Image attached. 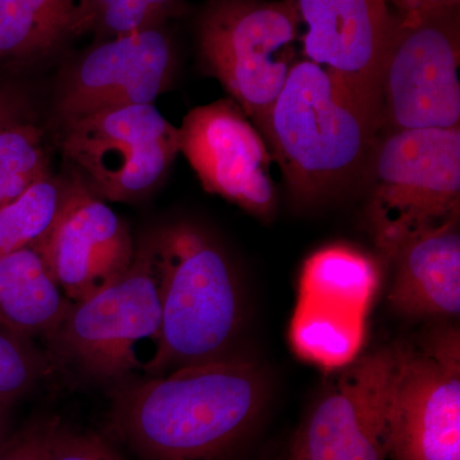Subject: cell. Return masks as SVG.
I'll list each match as a JSON object with an SVG mask.
<instances>
[{"mask_svg":"<svg viewBox=\"0 0 460 460\" xmlns=\"http://www.w3.org/2000/svg\"><path fill=\"white\" fill-rule=\"evenodd\" d=\"M266 399L260 367L226 357L124 387L114 428L148 460H220L250 434Z\"/></svg>","mask_w":460,"mask_h":460,"instance_id":"cell-1","label":"cell"},{"mask_svg":"<svg viewBox=\"0 0 460 460\" xmlns=\"http://www.w3.org/2000/svg\"><path fill=\"white\" fill-rule=\"evenodd\" d=\"M256 128L290 192L320 201L352 180L368 159L383 120L323 66L298 60Z\"/></svg>","mask_w":460,"mask_h":460,"instance_id":"cell-2","label":"cell"},{"mask_svg":"<svg viewBox=\"0 0 460 460\" xmlns=\"http://www.w3.org/2000/svg\"><path fill=\"white\" fill-rule=\"evenodd\" d=\"M160 320L151 377L230 357L243 319L241 286L223 248L190 223L157 230Z\"/></svg>","mask_w":460,"mask_h":460,"instance_id":"cell-3","label":"cell"},{"mask_svg":"<svg viewBox=\"0 0 460 460\" xmlns=\"http://www.w3.org/2000/svg\"><path fill=\"white\" fill-rule=\"evenodd\" d=\"M460 129L389 132L375 150L367 217L381 255L392 261L411 239L458 223Z\"/></svg>","mask_w":460,"mask_h":460,"instance_id":"cell-4","label":"cell"},{"mask_svg":"<svg viewBox=\"0 0 460 460\" xmlns=\"http://www.w3.org/2000/svg\"><path fill=\"white\" fill-rule=\"evenodd\" d=\"M301 18L293 0H213L199 21V53L253 126L296 65Z\"/></svg>","mask_w":460,"mask_h":460,"instance_id":"cell-5","label":"cell"},{"mask_svg":"<svg viewBox=\"0 0 460 460\" xmlns=\"http://www.w3.org/2000/svg\"><path fill=\"white\" fill-rule=\"evenodd\" d=\"M404 345L359 356L314 402L288 460H386Z\"/></svg>","mask_w":460,"mask_h":460,"instance_id":"cell-6","label":"cell"},{"mask_svg":"<svg viewBox=\"0 0 460 460\" xmlns=\"http://www.w3.org/2000/svg\"><path fill=\"white\" fill-rule=\"evenodd\" d=\"M162 305L153 234L136 246L131 265L71 310L56 337L58 350L87 374L118 378L140 366L135 347L159 335Z\"/></svg>","mask_w":460,"mask_h":460,"instance_id":"cell-7","label":"cell"},{"mask_svg":"<svg viewBox=\"0 0 460 460\" xmlns=\"http://www.w3.org/2000/svg\"><path fill=\"white\" fill-rule=\"evenodd\" d=\"M459 62L456 9L398 16L381 81L383 127L458 128Z\"/></svg>","mask_w":460,"mask_h":460,"instance_id":"cell-8","label":"cell"},{"mask_svg":"<svg viewBox=\"0 0 460 460\" xmlns=\"http://www.w3.org/2000/svg\"><path fill=\"white\" fill-rule=\"evenodd\" d=\"M62 148L98 198L133 201L165 177L180 154V137L153 104L132 105L66 124Z\"/></svg>","mask_w":460,"mask_h":460,"instance_id":"cell-9","label":"cell"},{"mask_svg":"<svg viewBox=\"0 0 460 460\" xmlns=\"http://www.w3.org/2000/svg\"><path fill=\"white\" fill-rule=\"evenodd\" d=\"M394 460H460V337L454 326L405 347L396 390Z\"/></svg>","mask_w":460,"mask_h":460,"instance_id":"cell-10","label":"cell"},{"mask_svg":"<svg viewBox=\"0 0 460 460\" xmlns=\"http://www.w3.org/2000/svg\"><path fill=\"white\" fill-rule=\"evenodd\" d=\"M186 156L208 193L269 219L277 208L271 155L259 129L233 100L192 109L178 128Z\"/></svg>","mask_w":460,"mask_h":460,"instance_id":"cell-11","label":"cell"},{"mask_svg":"<svg viewBox=\"0 0 460 460\" xmlns=\"http://www.w3.org/2000/svg\"><path fill=\"white\" fill-rule=\"evenodd\" d=\"M174 68V47L163 26L102 40L63 75L57 115L66 126L109 109L153 104Z\"/></svg>","mask_w":460,"mask_h":460,"instance_id":"cell-12","label":"cell"},{"mask_svg":"<svg viewBox=\"0 0 460 460\" xmlns=\"http://www.w3.org/2000/svg\"><path fill=\"white\" fill-rule=\"evenodd\" d=\"M305 59L325 68L383 120L384 63L398 16L387 0H293ZM384 128V127H383Z\"/></svg>","mask_w":460,"mask_h":460,"instance_id":"cell-13","label":"cell"},{"mask_svg":"<svg viewBox=\"0 0 460 460\" xmlns=\"http://www.w3.org/2000/svg\"><path fill=\"white\" fill-rule=\"evenodd\" d=\"M33 250L65 295L80 302L128 269L136 244L128 226L75 174L57 222Z\"/></svg>","mask_w":460,"mask_h":460,"instance_id":"cell-14","label":"cell"},{"mask_svg":"<svg viewBox=\"0 0 460 460\" xmlns=\"http://www.w3.org/2000/svg\"><path fill=\"white\" fill-rule=\"evenodd\" d=\"M387 301L404 317L459 316L458 223L445 224L411 239L393 257Z\"/></svg>","mask_w":460,"mask_h":460,"instance_id":"cell-15","label":"cell"},{"mask_svg":"<svg viewBox=\"0 0 460 460\" xmlns=\"http://www.w3.org/2000/svg\"><path fill=\"white\" fill-rule=\"evenodd\" d=\"M72 305L33 248L0 256V325L53 339Z\"/></svg>","mask_w":460,"mask_h":460,"instance_id":"cell-16","label":"cell"},{"mask_svg":"<svg viewBox=\"0 0 460 460\" xmlns=\"http://www.w3.org/2000/svg\"><path fill=\"white\" fill-rule=\"evenodd\" d=\"M367 314L298 298L289 341L299 358L325 371L341 370L361 356Z\"/></svg>","mask_w":460,"mask_h":460,"instance_id":"cell-17","label":"cell"},{"mask_svg":"<svg viewBox=\"0 0 460 460\" xmlns=\"http://www.w3.org/2000/svg\"><path fill=\"white\" fill-rule=\"evenodd\" d=\"M380 281V266L374 257L349 244H332L305 260L298 298L368 314Z\"/></svg>","mask_w":460,"mask_h":460,"instance_id":"cell-18","label":"cell"},{"mask_svg":"<svg viewBox=\"0 0 460 460\" xmlns=\"http://www.w3.org/2000/svg\"><path fill=\"white\" fill-rule=\"evenodd\" d=\"M78 0H0V59L49 53L71 36Z\"/></svg>","mask_w":460,"mask_h":460,"instance_id":"cell-19","label":"cell"},{"mask_svg":"<svg viewBox=\"0 0 460 460\" xmlns=\"http://www.w3.org/2000/svg\"><path fill=\"white\" fill-rule=\"evenodd\" d=\"M66 187L68 180L49 174L0 208V256L35 248L47 237L65 204Z\"/></svg>","mask_w":460,"mask_h":460,"instance_id":"cell-20","label":"cell"},{"mask_svg":"<svg viewBox=\"0 0 460 460\" xmlns=\"http://www.w3.org/2000/svg\"><path fill=\"white\" fill-rule=\"evenodd\" d=\"M178 0H78L71 36L93 33L100 40L163 26Z\"/></svg>","mask_w":460,"mask_h":460,"instance_id":"cell-21","label":"cell"},{"mask_svg":"<svg viewBox=\"0 0 460 460\" xmlns=\"http://www.w3.org/2000/svg\"><path fill=\"white\" fill-rule=\"evenodd\" d=\"M49 174L41 131L35 124L0 129V208Z\"/></svg>","mask_w":460,"mask_h":460,"instance_id":"cell-22","label":"cell"},{"mask_svg":"<svg viewBox=\"0 0 460 460\" xmlns=\"http://www.w3.org/2000/svg\"><path fill=\"white\" fill-rule=\"evenodd\" d=\"M49 365L31 339L0 325V404L25 394L48 372Z\"/></svg>","mask_w":460,"mask_h":460,"instance_id":"cell-23","label":"cell"},{"mask_svg":"<svg viewBox=\"0 0 460 460\" xmlns=\"http://www.w3.org/2000/svg\"><path fill=\"white\" fill-rule=\"evenodd\" d=\"M45 460H118L115 454L93 435L58 428L51 423Z\"/></svg>","mask_w":460,"mask_h":460,"instance_id":"cell-24","label":"cell"},{"mask_svg":"<svg viewBox=\"0 0 460 460\" xmlns=\"http://www.w3.org/2000/svg\"><path fill=\"white\" fill-rule=\"evenodd\" d=\"M50 425H32L8 435L0 444V460H45Z\"/></svg>","mask_w":460,"mask_h":460,"instance_id":"cell-25","label":"cell"},{"mask_svg":"<svg viewBox=\"0 0 460 460\" xmlns=\"http://www.w3.org/2000/svg\"><path fill=\"white\" fill-rule=\"evenodd\" d=\"M29 100L22 91L0 84V129L30 122Z\"/></svg>","mask_w":460,"mask_h":460,"instance_id":"cell-26","label":"cell"},{"mask_svg":"<svg viewBox=\"0 0 460 460\" xmlns=\"http://www.w3.org/2000/svg\"><path fill=\"white\" fill-rule=\"evenodd\" d=\"M398 16L411 13L450 11L458 8L459 0H387Z\"/></svg>","mask_w":460,"mask_h":460,"instance_id":"cell-27","label":"cell"},{"mask_svg":"<svg viewBox=\"0 0 460 460\" xmlns=\"http://www.w3.org/2000/svg\"><path fill=\"white\" fill-rule=\"evenodd\" d=\"M8 405L0 404V444L8 438Z\"/></svg>","mask_w":460,"mask_h":460,"instance_id":"cell-28","label":"cell"}]
</instances>
